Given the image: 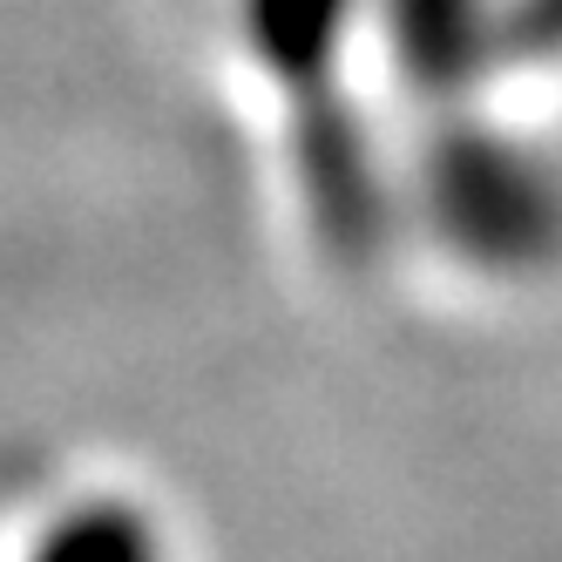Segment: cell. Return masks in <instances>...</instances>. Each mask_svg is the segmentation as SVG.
<instances>
[{
	"instance_id": "1",
	"label": "cell",
	"mask_w": 562,
	"mask_h": 562,
	"mask_svg": "<svg viewBox=\"0 0 562 562\" xmlns=\"http://www.w3.org/2000/svg\"><path fill=\"white\" fill-rule=\"evenodd\" d=\"M420 211L434 237L474 271H549L562 258V177L536 149L481 123L434 136L420 164Z\"/></svg>"
},
{
	"instance_id": "2",
	"label": "cell",
	"mask_w": 562,
	"mask_h": 562,
	"mask_svg": "<svg viewBox=\"0 0 562 562\" xmlns=\"http://www.w3.org/2000/svg\"><path fill=\"white\" fill-rule=\"evenodd\" d=\"M495 8L502 0H386L393 61L427 95H461L495 68Z\"/></svg>"
},
{
	"instance_id": "3",
	"label": "cell",
	"mask_w": 562,
	"mask_h": 562,
	"mask_svg": "<svg viewBox=\"0 0 562 562\" xmlns=\"http://www.w3.org/2000/svg\"><path fill=\"white\" fill-rule=\"evenodd\" d=\"M8 562H170V542L136 495L82 488L34 515Z\"/></svg>"
},
{
	"instance_id": "4",
	"label": "cell",
	"mask_w": 562,
	"mask_h": 562,
	"mask_svg": "<svg viewBox=\"0 0 562 562\" xmlns=\"http://www.w3.org/2000/svg\"><path fill=\"white\" fill-rule=\"evenodd\" d=\"M359 0H237L245 21V48L258 55V68L292 95V109L333 102V68L346 48Z\"/></svg>"
},
{
	"instance_id": "5",
	"label": "cell",
	"mask_w": 562,
	"mask_h": 562,
	"mask_svg": "<svg viewBox=\"0 0 562 562\" xmlns=\"http://www.w3.org/2000/svg\"><path fill=\"white\" fill-rule=\"evenodd\" d=\"M502 61H562V0H502L495 68Z\"/></svg>"
}]
</instances>
